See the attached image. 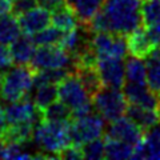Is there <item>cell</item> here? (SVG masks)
<instances>
[{"mask_svg": "<svg viewBox=\"0 0 160 160\" xmlns=\"http://www.w3.org/2000/svg\"><path fill=\"white\" fill-rule=\"evenodd\" d=\"M106 123L107 122L96 111L73 116L69 120V133L72 143L82 147L87 142L102 138L107 129Z\"/></svg>", "mask_w": 160, "mask_h": 160, "instance_id": "cell-6", "label": "cell"}, {"mask_svg": "<svg viewBox=\"0 0 160 160\" xmlns=\"http://www.w3.org/2000/svg\"><path fill=\"white\" fill-rule=\"evenodd\" d=\"M104 0H66V4L76 13L82 23H88L89 19L102 8Z\"/></svg>", "mask_w": 160, "mask_h": 160, "instance_id": "cell-20", "label": "cell"}, {"mask_svg": "<svg viewBox=\"0 0 160 160\" xmlns=\"http://www.w3.org/2000/svg\"><path fill=\"white\" fill-rule=\"evenodd\" d=\"M63 35L64 31H62V29H59L55 26H48L36 35H33L32 38L36 46H58V44H60Z\"/></svg>", "mask_w": 160, "mask_h": 160, "instance_id": "cell-28", "label": "cell"}, {"mask_svg": "<svg viewBox=\"0 0 160 160\" xmlns=\"http://www.w3.org/2000/svg\"><path fill=\"white\" fill-rule=\"evenodd\" d=\"M43 119L52 122H69L72 119V111L58 99L46 109H43Z\"/></svg>", "mask_w": 160, "mask_h": 160, "instance_id": "cell-26", "label": "cell"}, {"mask_svg": "<svg viewBox=\"0 0 160 160\" xmlns=\"http://www.w3.org/2000/svg\"><path fill=\"white\" fill-rule=\"evenodd\" d=\"M126 82L147 84L146 63H144V60L142 58L132 56L131 55L129 58L126 59Z\"/></svg>", "mask_w": 160, "mask_h": 160, "instance_id": "cell-22", "label": "cell"}, {"mask_svg": "<svg viewBox=\"0 0 160 160\" xmlns=\"http://www.w3.org/2000/svg\"><path fill=\"white\" fill-rule=\"evenodd\" d=\"M27 144L28 143H18V142L4 143V158L3 159H18V160L33 159L35 153L29 151Z\"/></svg>", "mask_w": 160, "mask_h": 160, "instance_id": "cell-29", "label": "cell"}, {"mask_svg": "<svg viewBox=\"0 0 160 160\" xmlns=\"http://www.w3.org/2000/svg\"><path fill=\"white\" fill-rule=\"evenodd\" d=\"M73 66V58L62 46H38L31 67L35 71L40 69H69Z\"/></svg>", "mask_w": 160, "mask_h": 160, "instance_id": "cell-7", "label": "cell"}, {"mask_svg": "<svg viewBox=\"0 0 160 160\" xmlns=\"http://www.w3.org/2000/svg\"><path fill=\"white\" fill-rule=\"evenodd\" d=\"M36 4L43 8L48 9V11H56L58 8L66 6V0H36Z\"/></svg>", "mask_w": 160, "mask_h": 160, "instance_id": "cell-34", "label": "cell"}, {"mask_svg": "<svg viewBox=\"0 0 160 160\" xmlns=\"http://www.w3.org/2000/svg\"><path fill=\"white\" fill-rule=\"evenodd\" d=\"M22 33L23 31L16 15L12 12L0 15V44L11 46Z\"/></svg>", "mask_w": 160, "mask_h": 160, "instance_id": "cell-18", "label": "cell"}, {"mask_svg": "<svg viewBox=\"0 0 160 160\" xmlns=\"http://www.w3.org/2000/svg\"><path fill=\"white\" fill-rule=\"evenodd\" d=\"M146 31L148 33L149 39L155 47H160V24L158 26H151V27H146Z\"/></svg>", "mask_w": 160, "mask_h": 160, "instance_id": "cell-35", "label": "cell"}, {"mask_svg": "<svg viewBox=\"0 0 160 160\" xmlns=\"http://www.w3.org/2000/svg\"><path fill=\"white\" fill-rule=\"evenodd\" d=\"M2 78H3V71H0V83H2Z\"/></svg>", "mask_w": 160, "mask_h": 160, "instance_id": "cell-39", "label": "cell"}, {"mask_svg": "<svg viewBox=\"0 0 160 160\" xmlns=\"http://www.w3.org/2000/svg\"><path fill=\"white\" fill-rule=\"evenodd\" d=\"M132 159L160 160V123L144 131L143 140L135 146Z\"/></svg>", "mask_w": 160, "mask_h": 160, "instance_id": "cell-14", "label": "cell"}, {"mask_svg": "<svg viewBox=\"0 0 160 160\" xmlns=\"http://www.w3.org/2000/svg\"><path fill=\"white\" fill-rule=\"evenodd\" d=\"M4 115L8 126L38 124L43 119V111L38 108L33 100L27 98L7 103V106L4 107Z\"/></svg>", "mask_w": 160, "mask_h": 160, "instance_id": "cell-9", "label": "cell"}, {"mask_svg": "<svg viewBox=\"0 0 160 160\" xmlns=\"http://www.w3.org/2000/svg\"><path fill=\"white\" fill-rule=\"evenodd\" d=\"M9 48H11V53H12L15 64L29 66L33 59V55H35V51H36L38 46L32 36L22 33L11 46H9Z\"/></svg>", "mask_w": 160, "mask_h": 160, "instance_id": "cell-15", "label": "cell"}, {"mask_svg": "<svg viewBox=\"0 0 160 160\" xmlns=\"http://www.w3.org/2000/svg\"><path fill=\"white\" fill-rule=\"evenodd\" d=\"M84 159L89 160H99L106 158V140L102 138L93 139L91 142H87L82 146Z\"/></svg>", "mask_w": 160, "mask_h": 160, "instance_id": "cell-30", "label": "cell"}, {"mask_svg": "<svg viewBox=\"0 0 160 160\" xmlns=\"http://www.w3.org/2000/svg\"><path fill=\"white\" fill-rule=\"evenodd\" d=\"M143 136L144 131L136 123H133L127 115H124L123 118L115 120V122H111L106 129V138L122 140V142L132 144L133 147L142 142Z\"/></svg>", "mask_w": 160, "mask_h": 160, "instance_id": "cell-11", "label": "cell"}, {"mask_svg": "<svg viewBox=\"0 0 160 160\" xmlns=\"http://www.w3.org/2000/svg\"><path fill=\"white\" fill-rule=\"evenodd\" d=\"M36 4V0H15L12 4V13H15L16 16L26 13L31 8H33Z\"/></svg>", "mask_w": 160, "mask_h": 160, "instance_id": "cell-33", "label": "cell"}, {"mask_svg": "<svg viewBox=\"0 0 160 160\" xmlns=\"http://www.w3.org/2000/svg\"><path fill=\"white\" fill-rule=\"evenodd\" d=\"M4 158V143L0 140V159Z\"/></svg>", "mask_w": 160, "mask_h": 160, "instance_id": "cell-38", "label": "cell"}, {"mask_svg": "<svg viewBox=\"0 0 160 160\" xmlns=\"http://www.w3.org/2000/svg\"><path fill=\"white\" fill-rule=\"evenodd\" d=\"M33 102L39 109H46L49 104L56 102L58 98V84H43L33 88Z\"/></svg>", "mask_w": 160, "mask_h": 160, "instance_id": "cell-25", "label": "cell"}, {"mask_svg": "<svg viewBox=\"0 0 160 160\" xmlns=\"http://www.w3.org/2000/svg\"><path fill=\"white\" fill-rule=\"evenodd\" d=\"M18 18L23 33L29 35V36H33L42 29L47 28L52 24V12L40 6H35L29 11L20 15Z\"/></svg>", "mask_w": 160, "mask_h": 160, "instance_id": "cell-12", "label": "cell"}, {"mask_svg": "<svg viewBox=\"0 0 160 160\" xmlns=\"http://www.w3.org/2000/svg\"><path fill=\"white\" fill-rule=\"evenodd\" d=\"M126 115L133 123H136L143 131L160 123L159 109H149L146 107L138 106V104H128Z\"/></svg>", "mask_w": 160, "mask_h": 160, "instance_id": "cell-17", "label": "cell"}, {"mask_svg": "<svg viewBox=\"0 0 160 160\" xmlns=\"http://www.w3.org/2000/svg\"><path fill=\"white\" fill-rule=\"evenodd\" d=\"M58 98L69 107L72 118L92 111V95L75 72H69L58 83Z\"/></svg>", "mask_w": 160, "mask_h": 160, "instance_id": "cell-4", "label": "cell"}, {"mask_svg": "<svg viewBox=\"0 0 160 160\" xmlns=\"http://www.w3.org/2000/svg\"><path fill=\"white\" fill-rule=\"evenodd\" d=\"M96 69L102 84L106 87L123 88L126 82V60L120 58L98 59Z\"/></svg>", "mask_w": 160, "mask_h": 160, "instance_id": "cell-10", "label": "cell"}, {"mask_svg": "<svg viewBox=\"0 0 160 160\" xmlns=\"http://www.w3.org/2000/svg\"><path fill=\"white\" fill-rule=\"evenodd\" d=\"M75 73L82 80V83L86 86L89 93L93 95L103 87L102 80H100L99 72L96 66H88V67H75Z\"/></svg>", "mask_w": 160, "mask_h": 160, "instance_id": "cell-24", "label": "cell"}, {"mask_svg": "<svg viewBox=\"0 0 160 160\" xmlns=\"http://www.w3.org/2000/svg\"><path fill=\"white\" fill-rule=\"evenodd\" d=\"M12 0H0V15L12 12Z\"/></svg>", "mask_w": 160, "mask_h": 160, "instance_id": "cell-36", "label": "cell"}, {"mask_svg": "<svg viewBox=\"0 0 160 160\" xmlns=\"http://www.w3.org/2000/svg\"><path fill=\"white\" fill-rule=\"evenodd\" d=\"M35 69L31 66L16 64L3 72L0 83V99L6 103L27 98L33 91Z\"/></svg>", "mask_w": 160, "mask_h": 160, "instance_id": "cell-3", "label": "cell"}, {"mask_svg": "<svg viewBox=\"0 0 160 160\" xmlns=\"http://www.w3.org/2000/svg\"><path fill=\"white\" fill-rule=\"evenodd\" d=\"M122 89L128 104H138L149 109H159V95L152 92L147 84L126 82Z\"/></svg>", "mask_w": 160, "mask_h": 160, "instance_id": "cell-13", "label": "cell"}, {"mask_svg": "<svg viewBox=\"0 0 160 160\" xmlns=\"http://www.w3.org/2000/svg\"><path fill=\"white\" fill-rule=\"evenodd\" d=\"M127 44H128V52L132 56H138L142 59H146L147 55L155 48L146 31V27L142 26L127 36Z\"/></svg>", "mask_w": 160, "mask_h": 160, "instance_id": "cell-16", "label": "cell"}, {"mask_svg": "<svg viewBox=\"0 0 160 160\" xmlns=\"http://www.w3.org/2000/svg\"><path fill=\"white\" fill-rule=\"evenodd\" d=\"M7 128H8V123H7L6 115H4V108H2V106H0V138L7 131Z\"/></svg>", "mask_w": 160, "mask_h": 160, "instance_id": "cell-37", "label": "cell"}, {"mask_svg": "<svg viewBox=\"0 0 160 160\" xmlns=\"http://www.w3.org/2000/svg\"><path fill=\"white\" fill-rule=\"evenodd\" d=\"M147 86L152 92L160 95V47H155L146 56Z\"/></svg>", "mask_w": 160, "mask_h": 160, "instance_id": "cell-19", "label": "cell"}, {"mask_svg": "<svg viewBox=\"0 0 160 160\" xmlns=\"http://www.w3.org/2000/svg\"><path fill=\"white\" fill-rule=\"evenodd\" d=\"M135 147L122 140L106 138V158L111 160L132 159Z\"/></svg>", "mask_w": 160, "mask_h": 160, "instance_id": "cell-23", "label": "cell"}, {"mask_svg": "<svg viewBox=\"0 0 160 160\" xmlns=\"http://www.w3.org/2000/svg\"><path fill=\"white\" fill-rule=\"evenodd\" d=\"M142 18L144 27L160 24V0H143Z\"/></svg>", "mask_w": 160, "mask_h": 160, "instance_id": "cell-27", "label": "cell"}, {"mask_svg": "<svg viewBox=\"0 0 160 160\" xmlns=\"http://www.w3.org/2000/svg\"><path fill=\"white\" fill-rule=\"evenodd\" d=\"M51 23H52V26L58 27L59 29H62L64 32L76 28L82 24V22H80L79 18L76 16V13H75L67 4L52 12V22Z\"/></svg>", "mask_w": 160, "mask_h": 160, "instance_id": "cell-21", "label": "cell"}, {"mask_svg": "<svg viewBox=\"0 0 160 160\" xmlns=\"http://www.w3.org/2000/svg\"><path fill=\"white\" fill-rule=\"evenodd\" d=\"M60 159H67V160H79V159H84L83 156V151L82 147L76 146V144H69V146L63 149L62 153L59 155Z\"/></svg>", "mask_w": 160, "mask_h": 160, "instance_id": "cell-32", "label": "cell"}, {"mask_svg": "<svg viewBox=\"0 0 160 160\" xmlns=\"http://www.w3.org/2000/svg\"><path fill=\"white\" fill-rule=\"evenodd\" d=\"M92 107L107 123H111L127 113L128 102L122 88L103 86L92 95Z\"/></svg>", "mask_w": 160, "mask_h": 160, "instance_id": "cell-5", "label": "cell"}, {"mask_svg": "<svg viewBox=\"0 0 160 160\" xmlns=\"http://www.w3.org/2000/svg\"><path fill=\"white\" fill-rule=\"evenodd\" d=\"M32 142L38 151L51 158H59L63 149L72 144L69 122H52L42 119L35 126Z\"/></svg>", "mask_w": 160, "mask_h": 160, "instance_id": "cell-2", "label": "cell"}, {"mask_svg": "<svg viewBox=\"0 0 160 160\" xmlns=\"http://www.w3.org/2000/svg\"><path fill=\"white\" fill-rule=\"evenodd\" d=\"M143 0H104L99 9L106 19L107 32L128 36L143 23Z\"/></svg>", "mask_w": 160, "mask_h": 160, "instance_id": "cell-1", "label": "cell"}, {"mask_svg": "<svg viewBox=\"0 0 160 160\" xmlns=\"http://www.w3.org/2000/svg\"><path fill=\"white\" fill-rule=\"evenodd\" d=\"M15 64L12 53H11V48L9 46H4L0 44V71H7L8 68H11Z\"/></svg>", "mask_w": 160, "mask_h": 160, "instance_id": "cell-31", "label": "cell"}, {"mask_svg": "<svg viewBox=\"0 0 160 160\" xmlns=\"http://www.w3.org/2000/svg\"><path fill=\"white\" fill-rule=\"evenodd\" d=\"M12 2H15V0H12Z\"/></svg>", "mask_w": 160, "mask_h": 160, "instance_id": "cell-41", "label": "cell"}, {"mask_svg": "<svg viewBox=\"0 0 160 160\" xmlns=\"http://www.w3.org/2000/svg\"><path fill=\"white\" fill-rule=\"evenodd\" d=\"M159 113H160V95H159Z\"/></svg>", "mask_w": 160, "mask_h": 160, "instance_id": "cell-40", "label": "cell"}, {"mask_svg": "<svg viewBox=\"0 0 160 160\" xmlns=\"http://www.w3.org/2000/svg\"><path fill=\"white\" fill-rule=\"evenodd\" d=\"M91 48L98 59L120 58L126 59L128 52L127 38L112 32H92Z\"/></svg>", "mask_w": 160, "mask_h": 160, "instance_id": "cell-8", "label": "cell"}]
</instances>
